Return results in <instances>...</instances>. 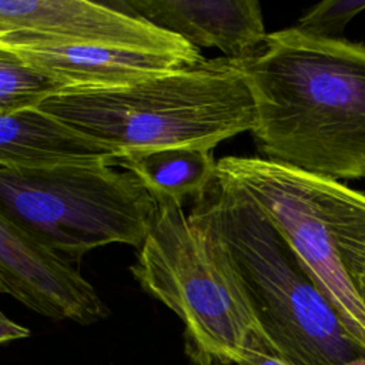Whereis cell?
Masks as SVG:
<instances>
[{
  "label": "cell",
  "mask_w": 365,
  "mask_h": 365,
  "mask_svg": "<svg viewBox=\"0 0 365 365\" xmlns=\"http://www.w3.org/2000/svg\"><path fill=\"white\" fill-rule=\"evenodd\" d=\"M262 158L329 180H365V44L295 27L240 61Z\"/></svg>",
  "instance_id": "cell-1"
},
{
  "label": "cell",
  "mask_w": 365,
  "mask_h": 365,
  "mask_svg": "<svg viewBox=\"0 0 365 365\" xmlns=\"http://www.w3.org/2000/svg\"><path fill=\"white\" fill-rule=\"evenodd\" d=\"M188 220L218 244L272 356L289 365H365V348L244 191L215 171Z\"/></svg>",
  "instance_id": "cell-2"
},
{
  "label": "cell",
  "mask_w": 365,
  "mask_h": 365,
  "mask_svg": "<svg viewBox=\"0 0 365 365\" xmlns=\"http://www.w3.org/2000/svg\"><path fill=\"white\" fill-rule=\"evenodd\" d=\"M38 108L117 154L167 147L212 150L251 131L255 108L240 61L204 60L120 87H73Z\"/></svg>",
  "instance_id": "cell-3"
},
{
  "label": "cell",
  "mask_w": 365,
  "mask_h": 365,
  "mask_svg": "<svg viewBox=\"0 0 365 365\" xmlns=\"http://www.w3.org/2000/svg\"><path fill=\"white\" fill-rule=\"evenodd\" d=\"M157 202L140 247L134 278L184 324L194 365H241L250 349L271 355L248 298L218 244L190 222L181 204Z\"/></svg>",
  "instance_id": "cell-4"
},
{
  "label": "cell",
  "mask_w": 365,
  "mask_h": 365,
  "mask_svg": "<svg viewBox=\"0 0 365 365\" xmlns=\"http://www.w3.org/2000/svg\"><path fill=\"white\" fill-rule=\"evenodd\" d=\"M155 212L141 181L106 161L0 167V214L68 262L107 244L141 247Z\"/></svg>",
  "instance_id": "cell-5"
},
{
  "label": "cell",
  "mask_w": 365,
  "mask_h": 365,
  "mask_svg": "<svg viewBox=\"0 0 365 365\" xmlns=\"http://www.w3.org/2000/svg\"><path fill=\"white\" fill-rule=\"evenodd\" d=\"M215 171L268 217L346 331L365 348V308L339 252L344 234L365 218V192L262 157H222Z\"/></svg>",
  "instance_id": "cell-6"
},
{
  "label": "cell",
  "mask_w": 365,
  "mask_h": 365,
  "mask_svg": "<svg viewBox=\"0 0 365 365\" xmlns=\"http://www.w3.org/2000/svg\"><path fill=\"white\" fill-rule=\"evenodd\" d=\"M0 292L53 321L96 324L110 315L71 262L0 214Z\"/></svg>",
  "instance_id": "cell-7"
},
{
  "label": "cell",
  "mask_w": 365,
  "mask_h": 365,
  "mask_svg": "<svg viewBox=\"0 0 365 365\" xmlns=\"http://www.w3.org/2000/svg\"><path fill=\"white\" fill-rule=\"evenodd\" d=\"M0 46L68 88L128 86L205 60L200 50H154L26 33L1 34Z\"/></svg>",
  "instance_id": "cell-8"
},
{
  "label": "cell",
  "mask_w": 365,
  "mask_h": 365,
  "mask_svg": "<svg viewBox=\"0 0 365 365\" xmlns=\"http://www.w3.org/2000/svg\"><path fill=\"white\" fill-rule=\"evenodd\" d=\"M7 33L154 50H198L140 17L87 0H0V34Z\"/></svg>",
  "instance_id": "cell-9"
},
{
  "label": "cell",
  "mask_w": 365,
  "mask_h": 365,
  "mask_svg": "<svg viewBox=\"0 0 365 365\" xmlns=\"http://www.w3.org/2000/svg\"><path fill=\"white\" fill-rule=\"evenodd\" d=\"M108 6L178 36L197 48H218L234 61L252 58L268 36L257 0H123Z\"/></svg>",
  "instance_id": "cell-10"
},
{
  "label": "cell",
  "mask_w": 365,
  "mask_h": 365,
  "mask_svg": "<svg viewBox=\"0 0 365 365\" xmlns=\"http://www.w3.org/2000/svg\"><path fill=\"white\" fill-rule=\"evenodd\" d=\"M114 153L56 117L30 107L0 113V167L33 168L70 163H111Z\"/></svg>",
  "instance_id": "cell-11"
},
{
  "label": "cell",
  "mask_w": 365,
  "mask_h": 365,
  "mask_svg": "<svg viewBox=\"0 0 365 365\" xmlns=\"http://www.w3.org/2000/svg\"><path fill=\"white\" fill-rule=\"evenodd\" d=\"M110 165L133 173L155 201L178 204L197 197L211 181L217 161L212 150L198 147H167L117 154Z\"/></svg>",
  "instance_id": "cell-12"
},
{
  "label": "cell",
  "mask_w": 365,
  "mask_h": 365,
  "mask_svg": "<svg viewBox=\"0 0 365 365\" xmlns=\"http://www.w3.org/2000/svg\"><path fill=\"white\" fill-rule=\"evenodd\" d=\"M67 88L64 83L33 68L0 46V113L38 107L47 97Z\"/></svg>",
  "instance_id": "cell-13"
},
{
  "label": "cell",
  "mask_w": 365,
  "mask_h": 365,
  "mask_svg": "<svg viewBox=\"0 0 365 365\" xmlns=\"http://www.w3.org/2000/svg\"><path fill=\"white\" fill-rule=\"evenodd\" d=\"M365 10V0H324L308 9L294 26L318 38L341 40L349 20Z\"/></svg>",
  "instance_id": "cell-14"
},
{
  "label": "cell",
  "mask_w": 365,
  "mask_h": 365,
  "mask_svg": "<svg viewBox=\"0 0 365 365\" xmlns=\"http://www.w3.org/2000/svg\"><path fill=\"white\" fill-rule=\"evenodd\" d=\"M339 252L348 279L365 308V218L344 234Z\"/></svg>",
  "instance_id": "cell-15"
},
{
  "label": "cell",
  "mask_w": 365,
  "mask_h": 365,
  "mask_svg": "<svg viewBox=\"0 0 365 365\" xmlns=\"http://www.w3.org/2000/svg\"><path fill=\"white\" fill-rule=\"evenodd\" d=\"M30 329L7 318L0 309V344H6L16 339H26L30 336Z\"/></svg>",
  "instance_id": "cell-16"
},
{
  "label": "cell",
  "mask_w": 365,
  "mask_h": 365,
  "mask_svg": "<svg viewBox=\"0 0 365 365\" xmlns=\"http://www.w3.org/2000/svg\"><path fill=\"white\" fill-rule=\"evenodd\" d=\"M241 365H289V364L281 361L277 356L269 355L262 349H250L245 354Z\"/></svg>",
  "instance_id": "cell-17"
}]
</instances>
